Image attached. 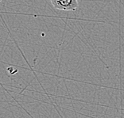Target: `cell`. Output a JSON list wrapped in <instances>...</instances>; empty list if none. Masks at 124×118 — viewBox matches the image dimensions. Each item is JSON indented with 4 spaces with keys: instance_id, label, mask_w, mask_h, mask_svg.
Here are the masks:
<instances>
[{
    "instance_id": "6da1fadb",
    "label": "cell",
    "mask_w": 124,
    "mask_h": 118,
    "mask_svg": "<svg viewBox=\"0 0 124 118\" xmlns=\"http://www.w3.org/2000/svg\"><path fill=\"white\" fill-rule=\"evenodd\" d=\"M51 3L55 9L63 11H76L79 6L77 0H51Z\"/></svg>"
},
{
    "instance_id": "7a4b0ae2",
    "label": "cell",
    "mask_w": 124,
    "mask_h": 118,
    "mask_svg": "<svg viewBox=\"0 0 124 118\" xmlns=\"http://www.w3.org/2000/svg\"><path fill=\"white\" fill-rule=\"evenodd\" d=\"M1 1H2V0H0V2H1Z\"/></svg>"
}]
</instances>
